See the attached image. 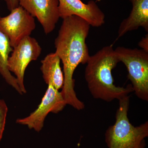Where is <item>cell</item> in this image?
<instances>
[{
	"instance_id": "1",
	"label": "cell",
	"mask_w": 148,
	"mask_h": 148,
	"mask_svg": "<svg viewBox=\"0 0 148 148\" xmlns=\"http://www.w3.org/2000/svg\"><path fill=\"white\" fill-rule=\"evenodd\" d=\"M55 39V52L63 64L64 82L61 92L67 105L78 110L84 108V103L77 97L73 75L79 64H86L89 59L86 40L90 25L79 16L72 15L63 18Z\"/></svg>"
},
{
	"instance_id": "2",
	"label": "cell",
	"mask_w": 148,
	"mask_h": 148,
	"mask_svg": "<svg viewBox=\"0 0 148 148\" xmlns=\"http://www.w3.org/2000/svg\"><path fill=\"white\" fill-rule=\"evenodd\" d=\"M119 62L112 45L104 47L90 56L86 63L84 77L93 98L109 102L119 100L133 92L131 85L123 87L114 84L112 70Z\"/></svg>"
},
{
	"instance_id": "15",
	"label": "cell",
	"mask_w": 148,
	"mask_h": 148,
	"mask_svg": "<svg viewBox=\"0 0 148 148\" xmlns=\"http://www.w3.org/2000/svg\"><path fill=\"white\" fill-rule=\"evenodd\" d=\"M138 45L142 49L148 52V34L143 37L140 41Z\"/></svg>"
},
{
	"instance_id": "4",
	"label": "cell",
	"mask_w": 148,
	"mask_h": 148,
	"mask_svg": "<svg viewBox=\"0 0 148 148\" xmlns=\"http://www.w3.org/2000/svg\"><path fill=\"white\" fill-rule=\"evenodd\" d=\"M128 71V79L137 97L148 101V52L142 49L118 47L114 49Z\"/></svg>"
},
{
	"instance_id": "11",
	"label": "cell",
	"mask_w": 148,
	"mask_h": 148,
	"mask_svg": "<svg viewBox=\"0 0 148 148\" xmlns=\"http://www.w3.org/2000/svg\"><path fill=\"white\" fill-rule=\"evenodd\" d=\"M61 59L56 52L47 54L42 60L40 70L43 79L48 85H52L57 90L62 88L64 77L60 66Z\"/></svg>"
},
{
	"instance_id": "12",
	"label": "cell",
	"mask_w": 148,
	"mask_h": 148,
	"mask_svg": "<svg viewBox=\"0 0 148 148\" xmlns=\"http://www.w3.org/2000/svg\"><path fill=\"white\" fill-rule=\"evenodd\" d=\"M12 51L13 48L11 46L8 38L0 31V74L6 82L22 94L16 77L12 75L8 68V60Z\"/></svg>"
},
{
	"instance_id": "7",
	"label": "cell",
	"mask_w": 148,
	"mask_h": 148,
	"mask_svg": "<svg viewBox=\"0 0 148 148\" xmlns=\"http://www.w3.org/2000/svg\"><path fill=\"white\" fill-rule=\"evenodd\" d=\"M47 89L38 108L28 116L18 119V124L28 126L29 129L39 132L41 130L46 117L50 112L58 113L67 105L61 92L52 85H48Z\"/></svg>"
},
{
	"instance_id": "6",
	"label": "cell",
	"mask_w": 148,
	"mask_h": 148,
	"mask_svg": "<svg viewBox=\"0 0 148 148\" xmlns=\"http://www.w3.org/2000/svg\"><path fill=\"white\" fill-rule=\"evenodd\" d=\"M9 15L0 16V31L8 38L11 46L16 47L36 28L34 17L19 5Z\"/></svg>"
},
{
	"instance_id": "13",
	"label": "cell",
	"mask_w": 148,
	"mask_h": 148,
	"mask_svg": "<svg viewBox=\"0 0 148 148\" xmlns=\"http://www.w3.org/2000/svg\"><path fill=\"white\" fill-rule=\"evenodd\" d=\"M8 111V108L5 102L3 99H0V141L5 127Z\"/></svg>"
},
{
	"instance_id": "10",
	"label": "cell",
	"mask_w": 148,
	"mask_h": 148,
	"mask_svg": "<svg viewBox=\"0 0 148 148\" xmlns=\"http://www.w3.org/2000/svg\"><path fill=\"white\" fill-rule=\"evenodd\" d=\"M132 9L129 16L123 19L120 25L116 40L127 32L142 27L148 31V0H130Z\"/></svg>"
},
{
	"instance_id": "16",
	"label": "cell",
	"mask_w": 148,
	"mask_h": 148,
	"mask_svg": "<svg viewBox=\"0 0 148 148\" xmlns=\"http://www.w3.org/2000/svg\"><path fill=\"white\" fill-rule=\"evenodd\" d=\"M146 144L145 140L138 143L132 148H145Z\"/></svg>"
},
{
	"instance_id": "5",
	"label": "cell",
	"mask_w": 148,
	"mask_h": 148,
	"mask_svg": "<svg viewBox=\"0 0 148 148\" xmlns=\"http://www.w3.org/2000/svg\"><path fill=\"white\" fill-rule=\"evenodd\" d=\"M42 48L34 38L29 36L23 39L13 48L8 60L9 71L15 75L21 92H27L24 84L25 71L31 61L38 59Z\"/></svg>"
},
{
	"instance_id": "9",
	"label": "cell",
	"mask_w": 148,
	"mask_h": 148,
	"mask_svg": "<svg viewBox=\"0 0 148 148\" xmlns=\"http://www.w3.org/2000/svg\"><path fill=\"white\" fill-rule=\"evenodd\" d=\"M19 5L37 18L46 34L55 29L59 18L58 0H18Z\"/></svg>"
},
{
	"instance_id": "3",
	"label": "cell",
	"mask_w": 148,
	"mask_h": 148,
	"mask_svg": "<svg viewBox=\"0 0 148 148\" xmlns=\"http://www.w3.org/2000/svg\"><path fill=\"white\" fill-rule=\"evenodd\" d=\"M116 114V121L107 129L106 142L108 148H132L148 136V122L135 127L127 116L129 97L119 99Z\"/></svg>"
},
{
	"instance_id": "14",
	"label": "cell",
	"mask_w": 148,
	"mask_h": 148,
	"mask_svg": "<svg viewBox=\"0 0 148 148\" xmlns=\"http://www.w3.org/2000/svg\"><path fill=\"white\" fill-rule=\"evenodd\" d=\"M5 1L9 10H12L19 6L18 0H3Z\"/></svg>"
},
{
	"instance_id": "8",
	"label": "cell",
	"mask_w": 148,
	"mask_h": 148,
	"mask_svg": "<svg viewBox=\"0 0 148 148\" xmlns=\"http://www.w3.org/2000/svg\"><path fill=\"white\" fill-rule=\"evenodd\" d=\"M59 16L62 18L72 15L79 16L90 26L101 27L105 22V14L92 0L85 3L81 0H58Z\"/></svg>"
}]
</instances>
